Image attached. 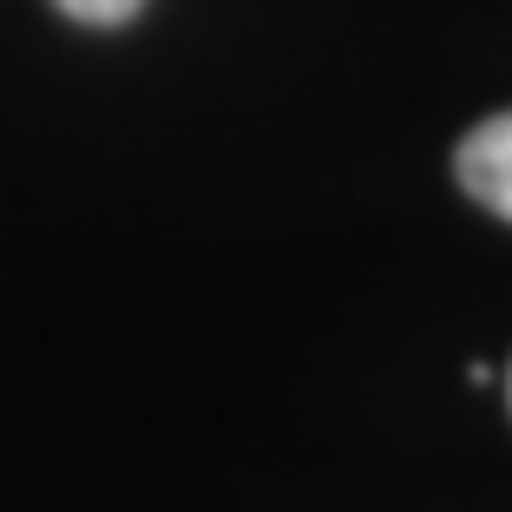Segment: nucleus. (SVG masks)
<instances>
[{
    "label": "nucleus",
    "mask_w": 512,
    "mask_h": 512,
    "mask_svg": "<svg viewBox=\"0 0 512 512\" xmlns=\"http://www.w3.org/2000/svg\"><path fill=\"white\" fill-rule=\"evenodd\" d=\"M459 187L479 207H493L499 220H512V114H493L486 127L466 133L459 147Z\"/></svg>",
    "instance_id": "nucleus-1"
},
{
    "label": "nucleus",
    "mask_w": 512,
    "mask_h": 512,
    "mask_svg": "<svg viewBox=\"0 0 512 512\" xmlns=\"http://www.w3.org/2000/svg\"><path fill=\"white\" fill-rule=\"evenodd\" d=\"M60 14H74V20H87V27H120V20H133L147 0H54Z\"/></svg>",
    "instance_id": "nucleus-2"
},
{
    "label": "nucleus",
    "mask_w": 512,
    "mask_h": 512,
    "mask_svg": "<svg viewBox=\"0 0 512 512\" xmlns=\"http://www.w3.org/2000/svg\"><path fill=\"white\" fill-rule=\"evenodd\" d=\"M506 399H512V373H506Z\"/></svg>",
    "instance_id": "nucleus-3"
}]
</instances>
